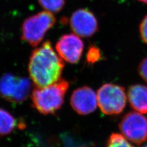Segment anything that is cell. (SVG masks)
I'll return each mask as SVG.
<instances>
[{
  "label": "cell",
  "mask_w": 147,
  "mask_h": 147,
  "mask_svg": "<svg viewBox=\"0 0 147 147\" xmlns=\"http://www.w3.org/2000/svg\"><path fill=\"white\" fill-rule=\"evenodd\" d=\"M64 63L53 49L50 41H45L32 52L28 64L31 80L38 88L52 85L61 79Z\"/></svg>",
  "instance_id": "cell-1"
},
{
  "label": "cell",
  "mask_w": 147,
  "mask_h": 147,
  "mask_svg": "<svg viewBox=\"0 0 147 147\" xmlns=\"http://www.w3.org/2000/svg\"><path fill=\"white\" fill-rule=\"evenodd\" d=\"M69 87V82L61 78L52 85L37 87L31 93L33 107L44 115L54 113L61 108Z\"/></svg>",
  "instance_id": "cell-2"
},
{
  "label": "cell",
  "mask_w": 147,
  "mask_h": 147,
  "mask_svg": "<svg viewBox=\"0 0 147 147\" xmlns=\"http://www.w3.org/2000/svg\"><path fill=\"white\" fill-rule=\"evenodd\" d=\"M56 24L53 13L44 11L27 18L22 27V39L33 47H37L46 33Z\"/></svg>",
  "instance_id": "cell-3"
},
{
  "label": "cell",
  "mask_w": 147,
  "mask_h": 147,
  "mask_svg": "<svg viewBox=\"0 0 147 147\" xmlns=\"http://www.w3.org/2000/svg\"><path fill=\"white\" fill-rule=\"evenodd\" d=\"M96 96L98 106L105 115L120 114L126 107L127 96L125 89L120 85L105 84L99 88Z\"/></svg>",
  "instance_id": "cell-4"
},
{
  "label": "cell",
  "mask_w": 147,
  "mask_h": 147,
  "mask_svg": "<svg viewBox=\"0 0 147 147\" xmlns=\"http://www.w3.org/2000/svg\"><path fill=\"white\" fill-rule=\"evenodd\" d=\"M31 86L28 78L6 74L0 79V96L11 102L22 103L29 96Z\"/></svg>",
  "instance_id": "cell-5"
},
{
  "label": "cell",
  "mask_w": 147,
  "mask_h": 147,
  "mask_svg": "<svg viewBox=\"0 0 147 147\" xmlns=\"http://www.w3.org/2000/svg\"><path fill=\"white\" fill-rule=\"evenodd\" d=\"M122 135L132 143L140 145L147 142V119L142 113L131 112L119 124Z\"/></svg>",
  "instance_id": "cell-6"
},
{
  "label": "cell",
  "mask_w": 147,
  "mask_h": 147,
  "mask_svg": "<svg viewBox=\"0 0 147 147\" xmlns=\"http://www.w3.org/2000/svg\"><path fill=\"white\" fill-rule=\"evenodd\" d=\"M56 52L63 60L70 64L80 61L84 49V43L74 33L62 36L55 45Z\"/></svg>",
  "instance_id": "cell-7"
},
{
  "label": "cell",
  "mask_w": 147,
  "mask_h": 147,
  "mask_svg": "<svg viewBox=\"0 0 147 147\" xmlns=\"http://www.w3.org/2000/svg\"><path fill=\"white\" fill-rule=\"evenodd\" d=\"M69 24L73 33L82 38H90L98 30V23L94 13L86 9H79L72 13Z\"/></svg>",
  "instance_id": "cell-8"
},
{
  "label": "cell",
  "mask_w": 147,
  "mask_h": 147,
  "mask_svg": "<svg viewBox=\"0 0 147 147\" xmlns=\"http://www.w3.org/2000/svg\"><path fill=\"white\" fill-rule=\"evenodd\" d=\"M70 102L76 112L86 115L93 113L97 108V96L90 87L82 86L73 91Z\"/></svg>",
  "instance_id": "cell-9"
},
{
  "label": "cell",
  "mask_w": 147,
  "mask_h": 147,
  "mask_svg": "<svg viewBox=\"0 0 147 147\" xmlns=\"http://www.w3.org/2000/svg\"><path fill=\"white\" fill-rule=\"evenodd\" d=\"M127 98L131 107L137 112L147 114V86L131 85L127 91Z\"/></svg>",
  "instance_id": "cell-10"
},
{
  "label": "cell",
  "mask_w": 147,
  "mask_h": 147,
  "mask_svg": "<svg viewBox=\"0 0 147 147\" xmlns=\"http://www.w3.org/2000/svg\"><path fill=\"white\" fill-rule=\"evenodd\" d=\"M17 125L15 118L6 110L0 109V135L10 134Z\"/></svg>",
  "instance_id": "cell-11"
},
{
  "label": "cell",
  "mask_w": 147,
  "mask_h": 147,
  "mask_svg": "<svg viewBox=\"0 0 147 147\" xmlns=\"http://www.w3.org/2000/svg\"><path fill=\"white\" fill-rule=\"evenodd\" d=\"M40 6L52 13L61 11L65 5L66 0H38Z\"/></svg>",
  "instance_id": "cell-12"
},
{
  "label": "cell",
  "mask_w": 147,
  "mask_h": 147,
  "mask_svg": "<svg viewBox=\"0 0 147 147\" xmlns=\"http://www.w3.org/2000/svg\"><path fill=\"white\" fill-rule=\"evenodd\" d=\"M105 147H134L122 134L113 133L110 136Z\"/></svg>",
  "instance_id": "cell-13"
},
{
  "label": "cell",
  "mask_w": 147,
  "mask_h": 147,
  "mask_svg": "<svg viewBox=\"0 0 147 147\" xmlns=\"http://www.w3.org/2000/svg\"><path fill=\"white\" fill-rule=\"evenodd\" d=\"M86 61L89 64H94L102 59L100 49L95 45H91L88 48L86 55Z\"/></svg>",
  "instance_id": "cell-14"
},
{
  "label": "cell",
  "mask_w": 147,
  "mask_h": 147,
  "mask_svg": "<svg viewBox=\"0 0 147 147\" xmlns=\"http://www.w3.org/2000/svg\"><path fill=\"white\" fill-rule=\"evenodd\" d=\"M138 72L145 82L147 83V57L142 59L138 66Z\"/></svg>",
  "instance_id": "cell-15"
},
{
  "label": "cell",
  "mask_w": 147,
  "mask_h": 147,
  "mask_svg": "<svg viewBox=\"0 0 147 147\" xmlns=\"http://www.w3.org/2000/svg\"><path fill=\"white\" fill-rule=\"evenodd\" d=\"M140 34L144 42L147 44V15L143 18L140 25Z\"/></svg>",
  "instance_id": "cell-16"
},
{
  "label": "cell",
  "mask_w": 147,
  "mask_h": 147,
  "mask_svg": "<svg viewBox=\"0 0 147 147\" xmlns=\"http://www.w3.org/2000/svg\"><path fill=\"white\" fill-rule=\"evenodd\" d=\"M138 1H139L142 3H145V4H147V0H138Z\"/></svg>",
  "instance_id": "cell-17"
},
{
  "label": "cell",
  "mask_w": 147,
  "mask_h": 147,
  "mask_svg": "<svg viewBox=\"0 0 147 147\" xmlns=\"http://www.w3.org/2000/svg\"><path fill=\"white\" fill-rule=\"evenodd\" d=\"M142 147H147V145H144V146H142Z\"/></svg>",
  "instance_id": "cell-18"
}]
</instances>
